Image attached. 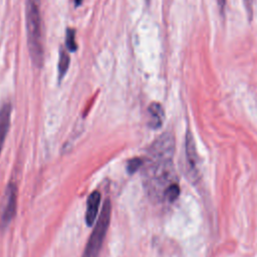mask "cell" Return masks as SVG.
Here are the masks:
<instances>
[{
    "instance_id": "1",
    "label": "cell",
    "mask_w": 257,
    "mask_h": 257,
    "mask_svg": "<svg viewBox=\"0 0 257 257\" xmlns=\"http://www.w3.org/2000/svg\"><path fill=\"white\" fill-rule=\"evenodd\" d=\"M175 140L171 133L159 137L149 148L144 161V184L153 200L166 202L171 187L178 184L173 164Z\"/></svg>"
},
{
    "instance_id": "2",
    "label": "cell",
    "mask_w": 257,
    "mask_h": 257,
    "mask_svg": "<svg viewBox=\"0 0 257 257\" xmlns=\"http://www.w3.org/2000/svg\"><path fill=\"white\" fill-rule=\"evenodd\" d=\"M40 0H26L27 45L32 63L40 68L43 64V39Z\"/></svg>"
},
{
    "instance_id": "3",
    "label": "cell",
    "mask_w": 257,
    "mask_h": 257,
    "mask_svg": "<svg viewBox=\"0 0 257 257\" xmlns=\"http://www.w3.org/2000/svg\"><path fill=\"white\" fill-rule=\"evenodd\" d=\"M111 216V203L106 199L103 203L100 215L93 227L92 233L87 240L81 257H98Z\"/></svg>"
},
{
    "instance_id": "4",
    "label": "cell",
    "mask_w": 257,
    "mask_h": 257,
    "mask_svg": "<svg viewBox=\"0 0 257 257\" xmlns=\"http://www.w3.org/2000/svg\"><path fill=\"white\" fill-rule=\"evenodd\" d=\"M185 155H186V164H185V174L191 184H197L200 180V171H199V157L196 151L194 139L191 133H187L186 143H185Z\"/></svg>"
},
{
    "instance_id": "5",
    "label": "cell",
    "mask_w": 257,
    "mask_h": 257,
    "mask_svg": "<svg viewBox=\"0 0 257 257\" xmlns=\"http://www.w3.org/2000/svg\"><path fill=\"white\" fill-rule=\"evenodd\" d=\"M17 187L14 183H10L4 193L3 202L0 211V226L2 228L8 226L16 212Z\"/></svg>"
},
{
    "instance_id": "6",
    "label": "cell",
    "mask_w": 257,
    "mask_h": 257,
    "mask_svg": "<svg viewBox=\"0 0 257 257\" xmlns=\"http://www.w3.org/2000/svg\"><path fill=\"white\" fill-rule=\"evenodd\" d=\"M100 203V194L98 192L91 193L86 202V211H85V223L87 226H92L95 222V219L98 214V208Z\"/></svg>"
},
{
    "instance_id": "7",
    "label": "cell",
    "mask_w": 257,
    "mask_h": 257,
    "mask_svg": "<svg viewBox=\"0 0 257 257\" xmlns=\"http://www.w3.org/2000/svg\"><path fill=\"white\" fill-rule=\"evenodd\" d=\"M10 103H5L0 108V154L10 126V115H11Z\"/></svg>"
},
{
    "instance_id": "8",
    "label": "cell",
    "mask_w": 257,
    "mask_h": 257,
    "mask_svg": "<svg viewBox=\"0 0 257 257\" xmlns=\"http://www.w3.org/2000/svg\"><path fill=\"white\" fill-rule=\"evenodd\" d=\"M149 111V125L150 127L157 130L162 126L165 119V112L162 105L158 102H153L148 107Z\"/></svg>"
},
{
    "instance_id": "9",
    "label": "cell",
    "mask_w": 257,
    "mask_h": 257,
    "mask_svg": "<svg viewBox=\"0 0 257 257\" xmlns=\"http://www.w3.org/2000/svg\"><path fill=\"white\" fill-rule=\"evenodd\" d=\"M69 62H70V58H69L68 52L64 48H61L60 52H59V61H58V79H59V81L65 75V73L68 69V66H69Z\"/></svg>"
},
{
    "instance_id": "10",
    "label": "cell",
    "mask_w": 257,
    "mask_h": 257,
    "mask_svg": "<svg viewBox=\"0 0 257 257\" xmlns=\"http://www.w3.org/2000/svg\"><path fill=\"white\" fill-rule=\"evenodd\" d=\"M65 45L69 52H74L77 49V44L75 41V30L72 28H68L66 30Z\"/></svg>"
},
{
    "instance_id": "11",
    "label": "cell",
    "mask_w": 257,
    "mask_h": 257,
    "mask_svg": "<svg viewBox=\"0 0 257 257\" xmlns=\"http://www.w3.org/2000/svg\"><path fill=\"white\" fill-rule=\"evenodd\" d=\"M144 165V160L141 158H134L127 162L126 165V171L128 174H134L136 173L142 166Z\"/></svg>"
},
{
    "instance_id": "12",
    "label": "cell",
    "mask_w": 257,
    "mask_h": 257,
    "mask_svg": "<svg viewBox=\"0 0 257 257\" xmlns=\"http://www.w3.org/2000/svg\"><path fill=\"white\" fill-rule=\"evenodd\" d=\"M218 1V5L220 7V10L223 11L224 7H225V0H217Z\"/></svg>"
},
{
    "instance_id": "13",
    "label": "cell",
    "mask_w": 257,
    "mask_h": 257,
    "mask_svg": "<svg viewBox=\"0 0 257 257\" xmlns=\"http://www.w3.org/2000/svg\"><path fill=\"white\" fill-rule=\"evenodd\" d=\"M82 0H74V4H75V7H78L80 4H81Z\"/></svg>"
},
{
    "instance_id": "14",
    "label": "cell",
    "mask_w": 257,
    "mask_h": 257,
    "mask_svg": "<svg viewBox=\"0 0 257 257\" xmlns=\"http://www.w3.org/2000/svg\"><path fill=\"white\" fill-rule=\"evenodd\" d=\"M246 1H250V0H246Z\"/></svg>"
}]
</instances>
